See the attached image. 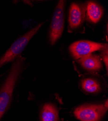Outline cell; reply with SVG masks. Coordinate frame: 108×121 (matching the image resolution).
<instances>
[{"mask_svg": "<svg viewBox=\"0 0 108 121\" xmlns=\"http://www.w3.org/2000/svg\"><path fill=\"white\" fill-rule=\"evenodd\" d=\"M105 51L103 52L102 53V57H103V61L106 65V69H107V71H108V48L104 50Z\"/></svg>", "mask_w": 108, "mask_h": 121, "instance_id": "8fae6325", "label": "cell"}, {"mask_svg": "<svg viewBox=\"0 0 108 121\" xmlns=\"http://www.w3.org/2000/svg\"><path fill=\"white\" fill-rule=\"evenodd\" d=\"M85 8L76 3L71 4L69 11L68 22L72 29H77L83 23L85 16Z\"/></svg>", "mask_w": 108, "mask_h": 121, "instance_id": "8992f818", "label": "cell"}, {"mask_svg": "<svg viewBox=\"0 0 108 121\" xmlns=\"http://www.w3.org/2000/svg\"><path fill=\"white\" fill-rule=\"evenodd\" d=\"M86 13L89 21L93 23H96L102 17L103 9L96 2L90 1L86 5Z\"/></svg>", "mask_w": 108, "mask_h": 121, "instance_id": "ba28073f", "label": "cell"}, {"mask_svg": "<svg viewBox=\"0 0 108 121\" xmlns=\"http://www.w3.org/2000/svg\"><path fill=\"white\" fill-rule=\"evenodd\" d=\"M59 113L56 107L52 103H46L41 112V121H59Z\"/></svg>", "mask_w": 108, "mask_h": 121, "instance_id": "9c48e42d", "label": "cell"}, {"mask_svg": "<svg viewBox=\"0 0 108 121\" xmlns=\"http://www.w3.org/2000/svg\"><path fill=\"white\" fill-rule=\"evenodd\" d=\"M81 66L87 71H99L102 67L101 59L99 56L91 54L78 60Z\"/></svg>", "mask_w": 108, "mask_h": 121, "instance_id": "52a82bcc", "label": "cell"}, {"mask_svg": "<svg viewBox=\"0 0 108 121\" xmlns=\"http://www.w3.org/2000/svg\"><path fill=\"white\" fill-rule=\"evenodd\" d=\"M45 22L37 24L23 35L18 37L13 42L4 54L0 58V68L14 60L23 51L29 41L38 32Z\"/></svg>", "mask_w": 108, "mask_h": 121, "instance_id": "7a4b0ae2", "label": "cell"}, {"mask_svg": "<svg viewBox=\"0 0 108 121\" xmlns=\"http://www.w3.org/2000/svg\"><path fill=\"white\" fill-rule=\"evenodd\" d=\"M108 108L103 104H86L77 107L74 110L76 118L81 121H100Z\"/></svg>", "mask_w": 108, "mask_h": 121, "instance_id": "3957f363", "label": "cell"}, {"mask_svg": "<svg viewBox=\"0 0 108 121\" xmlns=\"http://www.w3.org/2000/svg\"><path fill=\"white\" fill-rule=\"evenodd\" d=\"M25 60V58L21 55L14 60L9 74L0 89V120L11 104L15 86L22 71Z\"/></svg>", "mask_w": 108, "mask_h": 121, "instance_id": "6da1fadb", "label": "cell"}, {"mask_svg": "<svg viewBox=\"0 0 108 121\" xmlns=\"http://www.w3.org/2000/svg\"><path fill=\"white\" fill-rule=\"evenodd\" d=\"M81 86L84 91L89 93H97L101 90L99 82L97 80L91 78L82 79L81 82Z\"/></svg>", "mask_w": 108, "mask_h": 121, "instance_id": "30bf717a", "label": "cell"}, {"mask_svg": "<svg viewBox=\"0 0 108 121\" xmlns=\"http://www.w3.org/2000/svg\"><path fill=\"white\" fill-rule=\"evenodd\" d=\"M107 44L97 43L87 40H81L72 44L69 48L72 56L76 60L90 55L93 52L107 49Z\"/></svg>", "mask_w": 108, "mask_h": 121, "instance_id": "5b68a950", "label": "cell"}, {"mask_svg": "<svg viewBox=\"0 0 108 121\" xmlns=\"http://www.w3.org/2000/svg\"><path fill=\"white\" fill-rule=\"evenodd\" d=\"M65 4V1H59L52 17L50 31V41L52 45L61 37L64 31Z\"/></svg>", "mask_w": 108, "mask_h": 121, "instance_id": "277c9868", "label": "cell"}]
</instances>
